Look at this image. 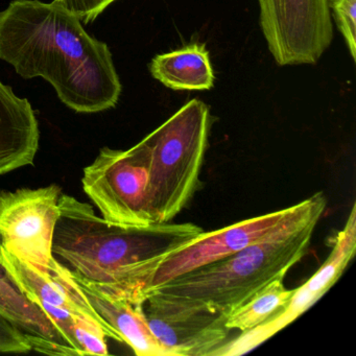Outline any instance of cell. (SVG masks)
<instances>
[{
    "mask_svg": "<svg viewBox=\"0 0 356 356\" xmlns=\"http://www.w3.org/2000/svg\"><path fill=\"white\" fill-rule=\"evenodd\" d=\"M83 189L104 220L120 227L155 224L149 206V154L143 143L131 149L103 147L84 168Z\"/></svg>",
    "mask_w": 356,
    "mask_h": 356,
    "instance_id": "5b68a950",
    "label": "cell"
},
{
    "mask_svg": "<svg viewBox=\"0 0 356 356\" xmlns=\"http://www.w3.org/2000/svg\"><path fill=\"white\" fill-rule=\"evenodd\" d=\"M211 122L208 106L193 99L141 140L149 154V206L155 224L176 218L197 191Z\"/></svg>",
    "mask_w": 356,
    "mask_h": 356,
    "instance_id": "277c9868",
    "label": "cell"
},
{
    "mask_svg": "<svg viewBox=\"0 0 356 356\" xmlns=\"http://www.w3.org/2000/svg\"><path fill=\"white\" fill-rule=\"evenodd\" d=\"M259 22L278 65H314L330 47L329 0H258Z\"/></svg>",
    "mask_w": 356,
    "mask_h": 356,
    "instance_id": "52a82bcc",
    "label": "cell"
},
{
    "mask_svg": "<svg viewBox=\"0 0 356 356\" xmlns=\"http://www.w3.org/2000/svg\"><path fill=\"white\" fill-rule=\"evenodd\" d=\"M72 331L85 355H108L106 339L111 334L97 318L84 314H72Z\"/></svg>",
    "mask_w": 356,
    "mask_h": 356,
    "instance_id": "e0dca14e",
    "label": "cell"
},
{
    "mask_svg": "<svg viewBox=\"0 0 356 356\" xmlns=\"http://www.w3.org/2000/svg\"><path fill=\"white\" fill-rule=\"evenodd\" d=\"M141 306L152 333L168 356H212L228 341L227 316L203 302L152 291Z\"/></svg>",
    "mask_w": 356,
    "mask_h": 356,
    "instance_id": "ba28073f",
    "label": "cell"
},
{
    "mask_svg": "<svg viewBox=\"0 0 356 356\" xmlns=\"http://www.w3.org/2000/svg\"><path fill=\"white\" fill-rule=\"evenodd\" d=\"M149 72L154 79L172 90H209L214 85L205 44L193 43L156 56L149 64Z\"/></svg>",
    "mask_w": 356,
    "mask_h": 356,
    "instance_id": "9a60e30c",
    "label": "cell"
},
{
    "mask_svg": "<svg viewBox=\"0 0 356 356\" xmlns=\"http://www.w3.org/2000/svg\"><path fill=\"white\" fill-rule=\"evenodd\" d=\"M291 209L293 206L243 220L220 230L212 232L203 231L199 236L160 260L147 280L145 299L147 293L155 287L185 273L228 257L259 241L280 225L291 213Z\"/></svg>",
    "mask_w": 356,
    "mask_h": 356,
    "instance_id": "30bf717a",
    "label": "cell"
},
{
    "mask_svg": "<svg viewBox=\"0 0 356 356\" xmlns=\"http://www.w3.org/2000/svg\"><path fill=\"white\" fill-rule=\"evenodd\" d=\"M325 209L326 197L316 193L293 205L289 216L259 241L147 293L161 291L197 300L228 316L276 277L285 276L305 256Z\"/></svg>",
    "mask_w": 356,
    "mask_h": 356,
    "instance_id": "3957f363",
    "label": "cell"
},
{
    "mask_svg": "<svg viewBox=\"0 0 356 356\" xmlns=\"http://www.w3.org/2000/svg\"><path fill=\"white\" fill-rule=\"evenodd\" d=\"M61 195V187L56 184L0 191L1 245L43 272L59 273L65 268L53 253Z\"/></svg>",
    "mask_w": 356,
    "mask_h": 356,
    "instance_id": "8992f818",
    "label": "cell"
},
{
    "mask_svg": "<svg viewBox=\"0 0 356 356\" xmlns=\"http://www.w3.org/2000/svg\"><path fill=\"white\" fill-rule=\"evenodd\" d=\"M53 253L74 278L106 295L141 304L147 280L170 252L199 236L191 222L120 227L95 213L92 206L62 193Z\"/></svg>",
    "mask_w": 356,
    "mask_h": 356,
    "instance_id": "7a4b0ae2",
    "label": "cell"
},
{
    "mask_svg": "<svg viewBox=\"0 0 356 356\" xmlns=\"http://www.w3.org/2000/svg\"><path fill=\"white\" fill-rule=\"evenodd\" d=\"M335 24L343 35L352 60H356V0H329Z\"/></svg>",
    "mask_w": 356,
    "mask_h": 356,
    "instance_id": "ac0fdd59",
    "label": "cell"
},
{
    "mask_svg": "<svg viewBox=\"0 0 356 356\" xmlns=\"http://www.w3.org/2000/svg\"><path fill=\"white\" fill-rule=\"evenodd\" d=\"M0 266H3L20 293L40 309L42 306L49 305L68 310L74 314L92 316L106 327L112 339L122 343L120 335L91 306L78 281L67 268H64L59 273L43 272L33 264L16 257L3 245L0 248Z\"/></svg>",
    "mask_w": 356,
    "mask_h": 356,
    "instance_id": "8fae6325",
    "label": "cell"
},
{
    "mask_svg": "<svg viewBox=\"0 0 356 356\" xmlns=\"http://www.w3.org/2000/svg\"><path fill=\"white\" fill-rule=\"evenodd\" d=\"M66 10L80 18L83 24L95 22L109 6L118 0H55Z\"/></svg>",
    "mask_w": 356,
    "mask_h": 356,
    "instance_id": "d6986e66",
    "label": "cell"
},
{
    "mask_svg": "<svg viewBox=\"0 0 356 356\" xmlns=\"http://www.w3.org/2000/svg\"><path fill=\"white\" fill-rule=\"evenodd\" d=\"M40 143L35 110L0 80V176L33 165Z\"/></svg>",
    "mask_w": 356,
    "mask_h": 356,
    "instance_id": "7c38bea8",
    "label": "cell"
},
{
    "mask_svg": "<svg viewBox=\"0 0 356 356\" xmlns=\"http://www.w3.org/2000/svg\"><path fill=\"white\" fill-rule=\"evenodd\" d=\"M355 252L356 207L354 204L345 227L337 233L330 255L312 278L295 289L286 307L259 326L241 332L236 339L227 341L220 349L216 350L214 355L247 353L282 330L287 325L291 324L334 285L351 261Z\"/></svg>",
    "mask_w": 356,
    "mask_h": 356,
    "instance_id": "9c48e42d",
    "label": "cell"
},
{
    "mask_svg": "<svg viewBox=\"0 0 356 356\" xmlns=\"http://www.w3.org/2000/svg\"><path fill=\"white\" fill-rule=\"evenodd\" d=\"M285 276H278L256 291L245 303L228 314L226 327L229 330H251L284 309L295 289L284 286Z\"/></svg>",
    "mask_w": 356,
    "mask_h": 356,
    "instance_id": "2e32d148",
    "label": "cell"
},
{
    "mask_svg": "<svg viewBox=\"0 0 356 356\" xmlns=\"http://www.w3.org/2000/svg\"><path fill=\"white\" fill-rule=\"evenodd\" d=\"M0 60L26 80L44 79L76 113L113 109L122 95L107 43L55 0H12L0 11Z\"/></svg>",
    "mask_w": 356,
    "mask_h": 356,
    "instance_id": "6da1fadb",
    "label": "cell"
},
{
    "mask_svg": "<svg viewBox=\"0 0 356 356\" xmlns=\"http://www.w3.org/2000/svg\"><path fill=\"white\" fill-rule=\"evenodd\" d=\"M0 314L28 335L35 351L53 355H76L74 350L66 345L54 321L20 293L1 266Z\"/></svg>",
    "mask_w": 356,
    "mask_h": 356,
    "instance_id": "4fadbf2b",
    "label": "cell"
},
{
    "mask_svg": "<svg viewBox=\"0 0 356 356\" xmlns=\"http://www.w3.org/2000/svg\"><path fill=\"white\" fill-rule=\"evenodd\" d=\"M76 279V278H74ZM81 289L99 316L138 356H168L145 320L141 304L102 293L90 283L78 280Z\"/></svg>",
    "mask_w": 356,
    "mask_h": 356,
    "instance_id": "5bb4252c",
    "label": "cell"
}]
</instances>
